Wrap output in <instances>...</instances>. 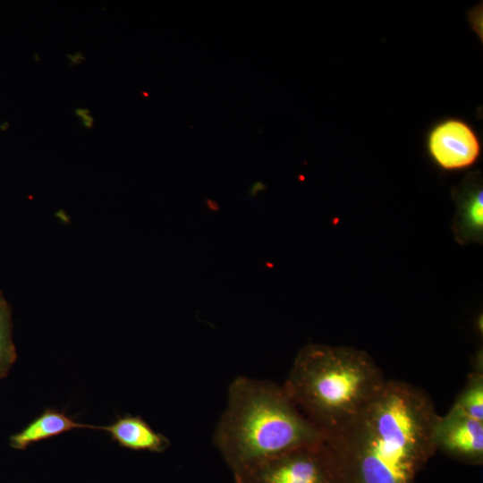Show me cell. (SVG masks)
Returning a JSON list of instances; mask_svg holds the SVG:
<instances>
[{"instance_id": "obj_1", "label": "cell", "mask_w": 483, "mask_h": 483, "mask_svg": "<svg viewBox=\"0 0 483 483\" xmlns=\"http://www.w3.org/2000/svg\"><path fill=\"white\" fill-rule=\"evenodd\" d=\"M438 416L422 389L386 380L354 419L326 436L342 483H415L436 451Z\"/></svg>"}, {"instance_id": "obj_2", "label": "cell", "mask_w": 483, "mask_h": 483, "mask_svg": "<svg viewBox=\"0 0 483 483\" xmlns=\"http://www.w3.org/2000/svg\"><path fill=\"white\" fill-rule=\"evenodd\" d=\"M325 439L283 386L245 376L230 383L213 433V444L235 481L268 459Z\"/></svg>"}, {"instance_id": "obj_3", "label": "cell", "mask_w": 483, "mask_h": 483, "mask_svg": "<svg viewBox=\"0 0 483 483\" xmlns=\"http://www.w3.org/2000/svg\"><path fill=\"white\" fill-rule=\"evenodd\" d=\"M386 380L364 351L309 343L299 351L283 386L301 412L326 436L354 419Z\"/></svg>"}, {"instance_id": "obj_4", "label": "cell", "mask_w": 483, "mask_h": 483, "mask_svg": "<svg viewBox=\"0 0 483 483\" xmlns=\"http://www.w3.org/2000/svg\"><path fill=\"white\" fill-rule=\"evenodd\" d=\"M236 483H342L333 454L323 442L268 459Z\"/></svg>"}, {"instance_id": "obj_5", "label": "cell", "mask_w": 483, "mask_h": 483, "mask_svg": "<svg viewBox=\"0 0 483 483\" xmlns=\"http://www.w3.org/2000/svg\"><path fill=\"white\" fill-rule=\"evenodd\" d=\"M428 150L439 166L455 170L473 165L479 156L480 145L477 135L467 123L449 119L431 131Z\"/></svg>"}, {"instance_id": "obj_6", "label": "cell", "mask_w": 483, "mask_h": 483, "mask_svg": "<svg viewBox=\"0 0 483 483\" xmlns=\"http://www.w3.org/2000/svg\"><path fill=\"white\" fill-rule=\"evenodd\" d=\"M436 450L451 457L481 464L483 461V422L448 411L438 416L434 427Z\"/></svg>"}, {"instance_id": "obj_7", "label": "cell", "mask_w": 483, "mask_h": 483, "mask_svg": "<svg viewBox=\"0 0 483 483\" xmlns=\"http://www.w3.org/2000/svg\"><path fill=\"white\" fill-rule=\"evenodd\" d=\"M99 429L107 432L112 441L121 447L132 451L158 453L167 450L171 444L165 435L155 431L140 416H117L112 424L99 427Z\"/></svg>"}, {"instance_id": "obj_8", "label": "cell", "mask_w": 483, "mask_h": 483, "mask_svg": "<svg viewBox=\"0 0 483 483\" xmlns=\"http://www.w3.org/2000/svg\"><path fill=\"white\" fill-rule=\"evenodd\" d=\"M99 429L98 426L82 424L55 409L47 408L29 423L21 431L10 437V445L17 450H25L31 444L57 436L77 429Z\"/></svg>"}, {"instance_id": "obj_9", "label": "cell", "mask_w": 483, "mask_h": 483, "mask_svg": "<svg viewBox=\"0 0 483 483\" xmlns=\"http://www.w3.org/2000/svg\"><path fill=\"white\" fill-rule=\"evenodd\" d=\"M483 191L479 184H470L457 195V212L453 232L458 242H481L483 233Z\"/></svg>"}, {"instance_id": "obj_10", "label": "cell", "mask_w": 483, "mask_h": 483, "mask_svg": "<svg viewBox=\"0 0 483 483\" xmlns=\"http://www.w3.org/2000/svg\"><path fill=\"white\" fill-rule=\"evenodd\" d=\"M483 362L482 353L478 352L473 361L472 372L458 394L449 411L464 415L483 422Z\"/></svg>"}, {"instance_id": "obj_11", "label": "cell", "mask_w": 483, "mask_h": 483, "mask_svg": "<svg viewBox=\"0 0 483 483\" xmlns=\"http://www.w3.org/2000/svg\"><path fill=\"white\" fill-rule=\"evenodd\" d=\"M15 359L10 313L7 306L0 300V378L6 376Z\"/></svg>"}, {"instance_id": "obj_12", "label": "cell", "mask_w": 483, "mask_h": 483, "mask_svg": "<svg viewBox=\"0 0 483 483\" xmlns=\"http://www.w3.org/2000/svg\"><path fill=\"white\" fill-rule=\"evenodd\" d=\"M265 189H267V187L265 186L264 183H262L261 182H255L250 191V194L254 197L257 195L258 191H264Z\"/></svg>"}, {"instance_id": "obj_13", "label": "cell", "mask_w": 483, "mask_h": 483, "mask_svg": "<svg viewBox=\"0 0 483 483\" xmlns=\"http://www.w3.org/2000/svg\"><path fill=\"white\" fill-rule=\"evenodd\" d=\"M207 204H208V207L210 208L211 210L213 211H216L219 208L217 203H216L215 201L211 199H207Z\"/></svg>"}]
</instances>
